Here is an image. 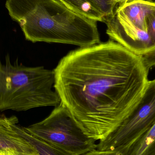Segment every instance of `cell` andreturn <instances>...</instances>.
<instances>
[{
	"label": "cell",
	"mask_w": 155,
	"mask_h": 155,
	"mask_svg": "<svg viewBox=\"0 0 155 155\" xmlns=\"http://www.w3.org/2000/svg\"><path fill=\"white\" fill-rule=\"evenodd\" d=\"M144 65L149 72L150 68L155 66V49L140 56Z\"/></svg>",
	"instance_id": "obj_13"
},
{
	"label": "cell",
	"mask_w": 155,
	"mask_h": 155,
	"mask_svg": "<svg viewBox=\"0 0 155 155\" xmlns=\"http://www.w3.org/2000/svg\"><path fill=\"white\" fill-rule=\"evenodd\" d=\"M122 155H155V123Z\"/></svg>",
	"instance_id": "obj_9"
},
{
	"label": "cell",
	"mask_w": 155,
	"mask_h": 155,
	"mask_svg": "<svg viewBox=\"0 0 155 155\" xmlns=\"http://www.w3.org/2000/svg\"><path fill=\"white\" fill-rule=\"evenodd\" d=\"M154 9L155 2L152 1L121 0L104 23L107 27L129 34L147 33V16Z\"/></svg>",
	"instance_id": "obj_6"
},
{
	"label": "cell",
	"mask_w": 155,
	"mask_h": 155,
	"mask_svg": "<svg viewBox=\"0 0 155 155\" xmlns=\"http://www.w3.org/2000/svg\"><path fill=\"white\" fill-rule=\"evenodd\" d=\"M92 2L104 17V23L107 20L113 15L120 1L92 0Z\"/></svg>",
	"instance_id": "obj_11"
},
{
	"label": "cell",
	"mask_w": 155,
	"mask_h": 155,
	"mask_svg": "<svg viewBox=\"0 0 155 155\" xmlns=\"http://www.w3.org/2000/svg\"><path fill=\"white\" fill-rule=\"evenodd\" d=\"M54 71L61 103L86 135L99 142L134 111L149 72L140 56L111 40L71 51Z\"/></svg>",
	"instance_id": "obj_1"
},
{
	"label": "cell",
	"mask_w": 155,
	"mask_h": 155,
	"mask_svg": "<svg viewBox=\"0 0 155 155\" xmlns=\"http://www.w3.org/2000/svg\"><path fill=\"white\" fill-rule=\"evenodd\" d=\"M36 152L26 140L15 132L4 116H0V153L30 155Z\"/></svg>",
	"instance_id": "obj_7"
},
{
	"label": "cell",
	"mask_w": 155,
	"mask_h": 155,
	"mask_svg": "<svg viewBox=\"0 0 155 155\" xmlns=\"http://www.w3.org/2000/svg\"><path fill=\"white\" fill-rule=\"evenodd\" d=\"M0 155H5L3 154L0 153Z\"/></svg>",
	"instance_id": "obj_16"
},
{
	"label": "cell",
	"mask_w": 155,
	"mask_h": 155,
	"mask_svg": "<svg viewBox=\"0 0 155 155\" xmlns=\"http://www.w3.org/2000/svg\"><path fill=\"white\" fill-rule=\"evenodd\" d=\"M155 123V79L148 80L143 95L131 114L97 149L112 150L123 154Z\"/></svg>",
	"instance_id": "obj_5"
},
{
	"label": "cell",
	"mask_w": 155,
	"mask_h": 155,
	"mask_svg": "<svg viewBox=\"0 0 155 155\" xmlns=\"http://www.w3.org/2000/svg\"><path fill=\"white\" fill-rule=\"evenodd\" d=\"M24 128L66 155H83L97 148L95 141L86 135L61 103L45 119Z\"/></svg>",
	"instance_id": "obj_4"
},
{
	"label": "cell",
	"mask_w": 155,
	"mask_h": 155,
	"mask_svg": "<svg viewBox=\"0 0 155 155\" xmlns=\"http://www.w3.org/2000/svg\"><path fill=\"white\" fill-rule=\"evenodd\" d=\"M5 6L33 43L73 45L79 48L101 43L97 22L75 12L61 0H7Z\"/></svg>",
	"instance_id": "obj_2"
},
{
	"label": "cell",
	"mask_w": 155,
	"mask_h": 155,
	"mask_svg": "<svg viewBox=\"0 0 155 155\" xmlns=\"http://www.w3.org/2000/svg\"><path fill=\"white\" fill-rule=\"evenodd\" d=\"M54 83V70L12 64L8 54L3 63L0 56V113L58 106L61 101Z\"/></svg>",
	"instance_id": "obj_3"
},
{
	"label": "cell",
	"mask_w": 155,
	"mask_h": 155,
	"mask_svg": "<svg viewBox=\"0 0 155 155\" xmlns=\"http://www.w3.org/2000/svg\"><path fill=\"white\" fill-rule=\"evenodd\" d=\"M71 10L86 18L95 22H104V18L92 0H61Z\"/></svg>",
	"instance_id": "obj_10"
},
{
	"label": "cell",
	"mask_w": 155,
	"mask_h": 155,
	"mask_svg": "<svg viewBox=\"0 0 155 155\" xmlns=\"http://www.w3.org/2000/svg\"><path fill=\"white\" fill-rule=\"evenodd\" d=\"M83 155H123L119 152L112 150H101L94 149Z\"/></svg>",
	"instance_id": "obj_14"
},
{
	"label": "cell",
	"mask_w": 155,
	"mask_h": 155,
	"mask_svg": "<svg viewBox=\"0 0 155 155\" xmlns=\"http://www.w3.org/2000/svg\"><path fill=\"white\" fill-rule=\"evenodd\" d=\"M146 23L147 33L155 49V9L147 14Z\"/></svg>",
	"instance_id": "obj_12"
},
{
	"label": "cell",
	"mask_w": 155,
	"mask_h": 155,
	"mask_svg": "<svg viewBox=\"0 0 155 155\" xmlns=\"http://www.w3.org/2000/svg\"><path fill=\"white\" fill-rule=\"evenodd\" d=\"M30 155H39L38 154V153L37 152H35V153H33L31 154Z\"/></svg>",
	"instance_id": "obj_15"
},
{
	"label": "cell",
	"mask_w": 155,
	"mask_h": 155,
	"mask_svg": "<svg viewBox=\"0 0 155 155\" xmlns=\"http://www.w3.org/2000/svg\"><path fill=\"white\" fill-rule=\"evenodd\" d=\"M5 117L10 127L32 146L39 155H66L57 148L28 133L24 127L18 125V120L17 117L14 116L10 117L5 116Z\"/></svg>",
	"instance_id": "obj_8"
}]
</instances>
